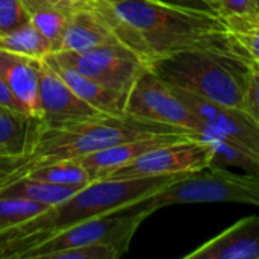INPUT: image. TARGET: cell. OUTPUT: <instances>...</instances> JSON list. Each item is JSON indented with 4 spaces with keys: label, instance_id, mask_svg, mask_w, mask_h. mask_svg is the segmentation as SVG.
Returning a JSON list of instances; mask_svg holds the SVG:
<instances>
[{
    "label": "cell",
    "instance_id": "obj_24",
    "mask_svg": "<svg viewBox=\"0 0 259 259\" xmlns=\"http://www.w3.org/2000/svg\"><path fill=\"white\" fill-rule=\"evenodd\" d=\"M202 140H206L211 143L212 150H214V161L212 165L214 167H237L244 170L246 173H252V175H259V158L243 150L238 149L223 140L219 138H212V137H203Z\"/></svg>",
    "mask_w": 259,
    "mask_h": 259
},
{
    "label": "cell",
    "instance_id": "obj_3",
    "mask_svg": "<svg viewBox=\"0 0 259 259\" xmlns=\"http://www.w3.org/2000/svg\"><path fill=\"white\" fill-rule=\"evenodd\" d=\"M162 134L196 135L181 127L137 118L127 114L102 115L53 127L44 126L33 149L26 158L0 164V185L23 176L38 165L61 161H77L124 141Z\"/></svg>",
    "mask_w": 259,
    "mask_h": 259
},
{
    "label": "cell",
    "instance_id": "obj_15",
    "mask_svg": "<svg viewBox=\"0 0 259 259\" xmlns=\"http://www.w3.org/2000/svg\"><path fill=\"white\" fill-rule=\"evenodd\" d=\"M42 61L0 50V76L21 109L39 117V77ZM41 118V117H39Z\"/></svg>",
    "mask_w": 259,
    "mask_h": 259
},
{
    "label": "cell",
    "instance_id": "obj_23",
    "mask_svg": "<svg viewBox=\"0 0 259 259\" xmlns=\"http://www.w3.org/2000/svg\"><path fill=\"white\" fill-rule=\"evenodd\" d=\"M47 209V206L23 197L0 196V234L29 222Z\"/></svg>",
    "mask_w": 259,
    "mask_h": 259
},
{
    "label": "cell",
    "instance_id": "obj_30",
    "mask_svg": "<svg viewBox=\"0 0 259 259\" xmlns=\"http://www.w3.org/2000/svg\"><path fill=\"white\" fill-rule=\"evenodd\" d=\"M0 105L23 111L21 106H20V103H18V100H17V97L12 94V91L9 90V87L6 85V82L2 79V76H0Z\"/></svg>",
    "mask_w": 259,
    "mask_h": 259
},
{
    "label": "cell",
    "instance_id": "obj_10",
    "mask_svg": "<svg viewBox=\"0 0 259 259\" xmlns=\"http://www.w3.org/2000/svg\"><path fill=\"white\" fill-rule=\"evenodd\" d=\"M173 88L202 120L203 126L199 138H219L259 158V126L249 114L240 109L212 103L178 87Z\"/></svg>",
    "mask_w": 259,
    "mask_h": 259
},
{
    "label": "cell",
    "instance_id": "obj_5",
    "mask_svg": "<svg viewBox=\"0 0 259 259\" xmlns=\"http://www.w3.org/2000/svg\"><path fill=\"white\" fill-rule=\"evenodd\" d=\"M153 212L156 211L149 199L138 205L76 223L29 249L20 259H52L59 252L96 243L111 244L124 255L141 223Z\"/></svg>",
    "mask_w": 259,
    "mask_h": 259
},
{
    "label": "cell",
    "instance_id": "obj_22",
    "mask_svg": "<svg viewBox=\"0 0 259 259\" xmlns=\"http://www.w3.org/2000/svg\"><path fill=\"white\" fill-rule=\"evenodd\" d=\"M23 176H29L32 179L50 182V184L80 187V188L93 182L90 171L79 161H61V162L38 165L29 170L27 173H24Z\"/></svg>",
    "mask_w": 259,
    "mask_h": 259
},
{
    "label": "cell",
    "instance_id": "obj_4",
    "mask_svg": "<svg viewBox=\"0 0 259 259\" xmlns=\"http://www.w3.org/2000/svg\"><path fill=\"white\" fill-rule=\"evenodd\" d=\"M150 70L173 87L246 112L249 65L238 58L212 50H188L156 61Z\"/></svg>",
    "mask_w": 259,
    "mask_h": 259
},
{
    "label": "cell",
    "instance_id": "obj_6",
    "mask_svg": "<svg viewBox=\"0 0 259 259\" xmlns=\"http://www.w3.org/2000/svg\"><path fill=\"white\" fill-rule=\"evenodd\" d=\"M225 202L259 206V175H237L211 165L187 175L150 199L155 211L182 203Z\"/></svg>",
    "mask_w": 259,
    "mask_h": 259
},
{
    "label": "cell",
    "instance_id": "obj_28",
    "mask_svg": "<svg viewBox=\"0 0 259 259\" xmlns=\"http://www.w3.org/2000/svg\"><path fill=\"white\" fill-rule=\"evenodd\" d=\"M256 12L255 0H222V18L252 17Z\"/></svg>",
    "mask_w": 259,
    "mask_h": 259
},
{
    "label": "cell",
    "instance_id": "obj_27",
    "mask_svg": "<svg viewBox=\"0 0 259 259\" xmlns=\"http://www.w3.org/2000/svg\"><path fill=\"white\" fill-rule=\"evenodd\" d=\"M246 112L259 126V70L249 65L246 80Z\"/></svg>",
    "mask_w": 259,
    "mask_h": 259
},
{
    "label": "cell",
    "instance_id": "obj_20",
    "mask_svg": "<svg viewBox=\"0 0 259 259\" xmlns=\"http://www.w3.org/2000/svg\"><path fill=\"white\" fill-rule=\"evenodd\" d=\"M0 50H6L38 61H44L47 56L55 53V49L50 41L32 24L30 20L6 33H2Z\"/></svg>",
    "mask_w": 259,
    "mask_h": 259
},
{
    "label": "cell",
    "instance_id": "obj_17",
    "mask_svg": "<svg viewBox=\"0 0 259 259\" xmlns=\"http://www.w3.org/2000/svg\"><path fill=\"white\" fill-rule=\"evenodd\" d=\"M46 61L52 65V68L64 79V82L76 93L82 100L94 106L97 111L108 115H123L127 97L99 83L97 80L79 73L77 70L64 65L55 61L52 56H47Z\"/></svg>",
    "mask_w": 259,
    "mask_h": 259
},
{
    "label": "cell",
    "instance_id": "obj_19",
    "mask_svg": "<svg viewBox=\"0 0 259 259\" xmlns=\"http://www.w3.org/2000/svg\"><path fill=\"white\" fill-rule=\"evenodd\" d=\"M79 190H80V187L58 185V184L32 179L29 176H21V178L12 179L3 185H0V196L23 197V199L32 200V202L41 203L47 208H53V206L65 202L67 199H70Z\"/></svg>",
    "mask_w": 259,
    "mask_h": 259
},
{
    "label": "cell",
    "instance_id": "obj_12",
    "mask_svg": "<svg viewBox=\"0 0 259 259\" xmlns=\"http://www.w3.org/2000/svg\"><path fill=\"white\" fill-rule=\"evenodd\" d=\"M184 259H259V215L235 222Z\"/></svg>",
    "mask_w": 259,
    "mask_h": 259
},
{
    "label": "cell",
    "instance_id": "obj_29",
    "mask_svg": "<svg viewBox=\"0 0 259 259\" xmlns=\"http://www.w3.org/2000/svg\"><path fill=\"white\" fill-rule=\"evenodd\" d=\"M168 2L199 11H206L222 17V0H168Z\"/></svg>",
    "mask_w": 259,
    "mask_h": 259
},
{
    "label": "cell",
    "instance_id": "obj_11",
    "mask_svg": "<svg viewBox=\"0 0 259 259\" xmlns=\"http://www.w3.org/2000/svg\"><path fill=\"white\" fill-rule=\"evenodd\" d=\"M103 114L82 100L64 82V79L44 59L39 77V117L44 126H62L68 123L97 118Z\"/></svg>",
    "mask_w": 259,
    "mask_h": 259
},
{
    "label": "cell",
    "instance_id": "obj_16",
    "mask_svg": "<svg viewBox=\"0 0 259 259\" xmlns=\"http://www.w3.org/2000/svg\"><path fill=\"white\" fill-rule=\"evenodd\" d=\"M117 42V38L103 18L87 3V0L73 3L61 52H87Z\"/></svg>",
    "mask_w": 259,
    "mask_h": 259
},
{
    "label": "cell",
    "instance_id": "obj_14",
    "mask_svg": "<svg viewBox=\"0 0 259 259\" xmlns=\"http://www.w3.org/2000/svg\"><path fill=\"white\" fill-rule=\"evenodd\" d=\"M42 129L39 117L0 105V164L26 158Z\"/></svg>",
    "mask_w": 259,
    "mask_h": 259
},
{
    "label": "cell",
    "instance_id": "obj_7",
    "mask_svg": "<svg viewBox=\"0 0 259 259\" xmlns=\"http://www.w3.org/2000/svg\"><path fill=\"white\" fill-rule=\"evenodd\" d=\"M50 56L126 97L135 82L150 70L146 62L120 42L87 52H58Z\"/></svg>",
    "mask_w": 259,
    "mask_h": 259
},
{
    "label": "cell",
    "instance_id": "obj_26",
    "mask_svg": "<svg viewBox=\"0 0 259 259\" xmlns=\"http://www.w3.org/2000/svg\"><path fill=\"white\" fill-rule=\"evenodd\" d=\"M26 21H29V15L23 0H0V35L21 26Z\"/></svg>",
    "mask_w": 259,
    "mask_h": 259
},
{
    "label": "cell",
    "instance_id": "obj_13",
    "mask_svg": "<svg viewBox=\"0 0 259 259\" xmlns=\"http://www.w3.org/2000/svg\"><path fill=\"white\" fill-rule=\"evenodd\" d=\"M194 137L196 135H190V134H162V135L137 138V140L115 144V146L103 149L100 152L91 153L77 161L90 171L93 181L103 179V178H108L112 171L134 162L141 155H144L153 149H158L161 146H165V144H170L175 141L194 138Z\"/></svg>",
    "mask_w": 259,
    "mask_h": 259
},
{
    "label": "cell",
    "instance_id": "obj_18",
    "mask_svg": "<svg viewBox=\"0 0 259 259\" xmlns=\"http://www.w3.org/2000/svg\"><path fill=\"white\" fill-rule=\"evenodd\" d=\"M32 24L50 41L55 53L61 52L65 27L68 23L71 5H59L49 0H23Z\"/></svg>",
    "mask_w": 259,
    "mask_h": 259
},
{
    "label": "cell",
    "instance_id": "obj_9",
    "mask_svg": "<svg viewBox=\"0 0 259 259\" xmlns=\"http://www.w3.org/2000/svg\"><path fill=\"white\" fill-rule=\"evenodd\" d=\"M212 161L214 150L211 143L194 137L153 149L134 162L112 171L108 178L188 175L211 167Z\"/></svg>",
    "mask_w": 259,
    "mask_h": 259
},
{
    "label": "cell",
    "instance_id": "obj_1",
    "mask_svg": "<svg viewBox=\"0 0 259 259\" xmlns=\"http://www.w3.org/2000/svg\"><path fill=\"white\" fill-rule=\"evenodd\" d=\"M120 44L149 68L188 50H212L238 58L222 17L168 0H87ZM240 59V58H238ZM241 61V59H240Z\"/></svg>",
    "mask_w": 259,
    "mask_h": 259
},
{
    "label": "cell",
    "instance_id": "obj_2",
    "mask_svg": "<svg viewBox=\"0 0 259 259\" xmlns=\"http://www.w3.org/2000/svg\"><path fill=\"white\" fill-rule=\"evenodd\" d=\"M185 176L165 175L96 179L65 202L0 234V259H20L24 252L50 238L53 234L76 223L149 200Z\"/></svg>",
    "mask_w": 259,
    "mask_h": 259
},
{
    "label": "cell",
    "instance_id": "obj_25",
    "mask_svg": "<svg viewBox=\"0 0 259 259\" xmlns=\"http://www.w3.org/2000/svg\"><path fill=\"white\" fill-rule=\"evenodd\" d=\"M120 256H123V253L117 247L105 243H96L59 252L53 255L52 259H118Z\"/></svg>",
    "mask_w": 259,
    "mask_h": 259
},
{
    "label": "cell",
    "instance_id": "obj_32",
    "mask_svg": "<svg viewBox=\"0 0 259 259\" xmlns=\"http://www.w3.org/2000/svg\"><path fill=\"white\" fill-rule=\"evenodd\" d=\"M255 5H256V8H258V12H259V0H255Z\"/></svg>",
    "mask_w": 259,
    "mask_h": 259
},
{
    "label": "cell",
    "instance_id": "obj_31",
    "mask_svg": "<svg viewBox=\"0 0 259 259\" xmlns=\"http://www.w3.org/2000/svg\"><path fill=\"white\" fill-rule=\"evenodd\" d=\"M49 2H53V3H59V5H71L77 0H49Z\"/></svg>",
    "mask_w": 259,
    "mask_h": 259
},
{
    "label": "cell",
    "instance_id": "obj_33",
    "mask_svg": "<svg viewBox=\"0 0 259 259\" xmlns=\"http://www.w3.org/2000/svg\"><path fill=\"white\" fill-rule=\"evenodd\" d=\"M253 67H255V68H258V70H259V64H255Z\"/></svg>",
    "mask_w": 259,
    "mask_h": 259
},
{
    "label": "cell",
    "instance_id": "obj_21",
    "mask_svg": "<svg viewBox=\"0 0 259 259\" xmlns=\"http://www.w3.org/2000/svg\"><path fill=\"white\" fill-rule=\"evenodd\" d=\"M237 56L247 65L259 64V21L252 17L223 18Z\"/></svg>",
    "mask_w": 259,
    "mask_h": 259
},
{
    "label": "cell",
    "instance_id": "obj_8",
    "mask_svg": "<svg viewBox=\"0 0 259 259\" xmlns=\"http://www.w3.org/2000/svg\"><path fill=\"white\" fill-rule=\"evenodd\" d=\"M124 114L190 131L200 137L202 120L178 96L175 88L158 77L152 70L146 71L132 87Z\"/></svg>",
    "mask_w": 259,
    "mask_h": 259
}]
</instances>
